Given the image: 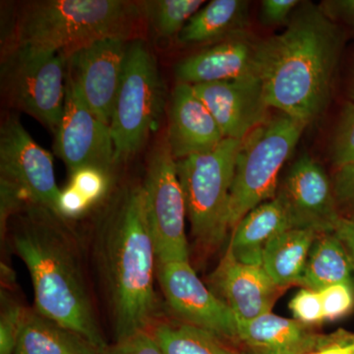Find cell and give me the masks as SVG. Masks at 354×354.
I'll list each match as a JSON object with an SVG mask.
<instances>
[{"label":"cell","mask_w":354,"mask_h":354,"mask_svg":"<svg viewBox=\"0 0 354 354\" xmlns=\"http://www.w3.org/2000/svg\"><path fill=\"white\" fill-rule=\"evenodd\" d=\"M322 299L325 321L337 320L351 311L354 306V286L335 283L319 290Z\"/></svg>","instance_id":"obj_30"},{"label":"cell","mask_w":354,"mask_h":354,"mask_svg":"<svg viewBox=\"0 0 354 354\" xmlns=\"http://www.w3.org/2000/svg\"><path fill=\"white\" fill-rule=\"evenodd\" d=\"M288 228L285 209L274 197L251 209L237 223L227 253L242 264L262 266L268 243Z\"/></svg>","instance_id":"obj_20"},{"label":"cell","mask_w":354,"mask_h":354,"mask_svg":"<svg viewBox=\"0 0 354 354\" xmlns=\"http://www.w3.org/2000/svg\"><path fill=\"white\" fill-rule=\"evenodd\" d=\"M300 3L301 1L298 0H263L261 2V21L267 26L288 23Z\"/></svg>","instance_id":"obj_35"},{"label":"cell","mask_w":354,"mask_h":354,"mask_svg":"<svg viewBox=\"0 0 354 354\" xmlns=\"http://www.w3.org/2000/svg\"><path fill=\"white\" fill-rule=\"evenodd\" d=\"M111 172L95 167H83L70 172L69 184L94 206L108 194Z\"/></svg>","instance_id":"obj_28"},{"label":"cell","mask_w":354,"mask_h":354,"mask_svg":"<svg viewBox=\"0 0 354 354\" xmlns=\"http://www.w3.org/2000/svg\"><path fill=\"white\" fill-rule=\"evenodd\" d=\"M333 188L341 215L354 218V162L337 169Z\"/></svg>","instance_id":"obj_32"},{"label":"cell","mask_w":354,"mask_h":354,"mask_svg":"<svg viewBox=\"0 0 354 354\" xmlns=\"http://www.w3.org/2000/svg\"><path fill=\"white\" fill-rule=\"evenodd\" d=\"M141 186L144 211L158 264L189 261L185 199L167 136L151 153L145 181Z\"/></svg>","instance_id":"obj_9"},{"label":"cell","mask_w":354,"mask_h":354,"mask_svg":"<svg viewBox=\"0 0 354 354\" xmlns=\"http://www.w3.org/2000/svg\"><path fill=\"white\" fill-rule=\"evenodd\" d=\"M354 335L346 333L333 335L332 339L322 348L306 354H353Z\"/></svg>","instance_id":"obj_37"},{"label":"cell","mask_w":354,"mask_h":354,"mask_svg":"<svg viewBox=\"0 0 354 354\" xmlns=\"http://www.w3.org/2000/svg\"><path fill=\"white\" fill-rule=\"evenodd\" d=\"M308 327L271 312L237 323V337L249 354H306L332 339L333 335H317Z\"/></svg>","instance_id":"obj_19"},{"label":"cell","mask_w":354,"mask_h":354,"mask_svg":"<svg viewBox=\"0 0 354 354\" xmlns=\"http://www.w3.org/2000/svg\"><path fill=\"white\" fill-rule=\"evenodd\" d=\"M165 136L176 160L212 150L225 139L192 86L184 83L174 88Z\"/></svg>","instance_id":"obj_18"},{"label":"cell","mask_w":354,"mask_h":354,"mask_svg":"<svg viewBox=\"0 0 354 354\" xmlns=\"http://www.w3.org/2000/svg\"><path fill=\"white\" fill-rule=\"evenodd\" d=\"M318 235L312 230L288 228L268 243L262 267L279 288L299 283Z\"/></svg>","instance_id":"obj_23"},{"label":"cell","mask_w":354,"mask_h":354,"mask_svg":"<svg viewBox=\"0 0 354 354\" xmlns=\"http://www.w3.org/2000/svg\"><path fill=\"white\" fill-rule=\"evenodd\" d=\"M99 257L115 342L150 330L157 313L156 256L142 186L118 193L102 218Z\"/></svg>","instance_id":"obj_2"},{"label":"cell","mask_w":354,"mask_h":354,"mask_svg":"<svg viewBox=\"0 0 354 354\" xmlns=\"http://www.w3.org/2000/svg\"><path fill=\"white\" fill-rule=\"evenodd\" d=\"M276 198L285 209L290 228L329 234L342 218L329 176L308 155L291 165Z\"/></svg>","instance_id":"obj_13"},{"label":"cell","mask_w":354,"mask_h":354,"mask_svg":"<svg viewBox=\"0 0 354 354\" xmlns=\"http://www.w3.org/2000/svg\"><path fill=\"white\" fill-rule=\"evenodd\" d=\"M0 180L16 186L31 204L57 214L60 189L55 181L53 156L14 116H8L0 129Z\"/></svg>","instance_id":"obj_11"},{"label":"cell","mask_w":354,"mask_h":354,"mask_svg":"<svg viewBox=\"0 0 354 354\" xmlns=\"http://www.w3.org/2000/svg\"><path fill=\"white\" fill-rule=\"evenodd\" d=\"M290 309L295 320L304 325H314L325 321L322 299L319 291L308 288L298 291L290 300Z\"/></svg>","instance_id":"obj_31"},{"label":"cell","mask_w":354,"mask_h":354,"mask_svg":"<svg viewBox=\"0 0 354 354\" xmlns=\"http://www.w3.org/2000/svg\"><path fill=\"white\" fill-rule=\"evenodd\" d=\"M307 124L281 113L241 140L230 192V230L254 208L274 199L279 176Z\"/></svg>","instance_id":"obj_5"},{"label":"cell","mask_w":354,"mask_h":354,"mask_svg":"<svg viewBox=\"0 0 354 354\" xmlns=\"http://www.w3.org/2000/svg\"><path fill=\"white\" fill-rule=\"evenodd\" d=\"M354 354V353H353Z\"/></svg>","instance_id":"obj_40"},{"label":"cell","mask_w":354,"mask_h":354,"mask_svg":"<svg viewBox=\"0 0 354 354\" xmlns=\"http://www.w3.org/2000/svg\"><path fill=\"white\" fill-rule=\"evenodd\" d=\"M351 100H353V102H354V78H353V87H351Z\"/></svg>","instance_id":"obj_39"},{"label":"cell","mask_w":354,"mask_h":354,"mask_svg":"<svg viewBox=\"0 0 354 354\" xmlns=\"http://www.w3.org/2000/svg\"><path fill=\"white\" fill-rule=\"evenodd\" d=\"M158 277L167 304L180 322L239 342L232 310L198 278L189 261L158 264Z\"/></svg>","instance_id":"obj_12"},{"label":"cell","mask_w":354,"mask_h":354,"mask_svg":"<svg viewBox=\"0 0 354 354\" xmlns=\"http://www.w3.org/2000/svg\"><path fill=\"white\" fill-rule=\"evenodd\" d=\"M334 232L346 247L354 268V218L342 216Z\"/></svg>","instance_id":"obj_38"},{"label":"cell","mask_w":354,"mask_h":354,"mask_svg":"<svg viewBox=\"0 0 354 354\" xmlns=\"http://www.w3.org/2000/svg\"><path fill=\"white\" fill-rule=\"evenodd\" d=\"M241 140L225 138L212 150L176 160L191 232L202 245H218L230 230V192Z\"/></svg>","instance_id":"obj_6"},{"label":"cell","mask_w":354,"mask_h":354,"mask_svg":"<svg viewBox=\"0 0 354 354\" xmlns=\"http://www.w3.org/2000/svg\"><path fill=\"white\" fill-rule=\"evenodd\" d=\"M214 283L237 323L271 313L281 290L262 266L242 264L227 253L214 274Z\"/></svg>","instance_id":"obj_17"},{"label":"cell","mask_w":354,"mask_h":354,"mask_svg":"<svg viewBox=\"0 0 354 354\" xmlns=\"http://www.w3.org/2000/svg\"><path fill=\"white\" fill-rule=\"evenodd\" d=\"M101 354H165L150 330L138 333L108 346Z\"/></svg>","instance_id":"obj_33"},{"label":"cell","mask_w":354,"mask_h":354,"mask_svg":"<svg viewBox=\"0 0 354 354\" xmlns=\"http://www.w3.org/2000/svg\"><path fill=\"white\" fill-rule=\"evenodd\" d=\"M64 221L50 209L28 204L17 220L14 248L31 276L35 309L83 335L102 353L108 346Z\"/></svg>","instance_id":"obj_3"},{"label":"cell","mask_w":354,"mask_h":354,"mask_svg":"<svg viewBox=\"0 0 354 354\" xmlns=\"http://www.w3.org/2000/svg\"><path fill=\"white\" fill-rule=\"evenodd\" d=\"M332 158L337 169L354 162V102L342 109L332 142Z\"/></svg>","instance_id":"obj_27"},{"label":"cell","mask_w":354,"mask_h":354,"mask_svg":"<svg viewBox=\"0 0 354 354\" xmlns=\"http://www.w3.org/2000/svg\"><path fill=\"white\" fill-rule=\"evenodd\" d=\"M55 135V153L66 165L69 174L83 167L111 172L118 165L111 127L91 111L67 79L64 115Z\"/></svg>","instance_id":"obj_14"},{"label":"cell","mask_w":354,"mask_h":354,"mask_svg":"<svg viewBox=\"0 0 354 354\" xmlns=\"http://www.w3.org/2000/svg\"><path fill=\"white\" fill-rule=\"evenodd\" d=\"M14 354H101V351L78 333L36 309H27Z\"/></svg>","instance_id":"obj_21"},{"label":"cell","mask_w":354,"mask_h":354,"mask_svg":"<svg viewBox=\"0 0 354 354\" xmlns=\"http://www.w3.org/2000/svg\"><path fill=\"white\" fill-rule=\"evenodd\" d=\"M26 308L1 293L0 354H14L19 339Z\"/></svg>","instance_id":"obj_29"},{"label":"cell","mask_w":354,"mask_h":354,"mask_svg":"<svg viewBox=\"0 0 354 354\" xmlns=\"http://www.w3.org/2000/svg\"><path fill=\"white\" fill-rule=\"evenodd\" d=\"M150 332L165 354H244L218 335L183 322L160 323Z\"/></svg>","instance_id":"obj_25"},{"label":"cell","mask_w":354,"mask_h":354,"mask_svg":"<svg viewBox=\"0 0 354 354\" xmlns=\"http://www.w3.org/2000/svg\"><path fill=\"white\" fill-rule=\"evenodd\" d=\"M165 87L152 51L142 39L128 43L122 79L111 116L116 164L135 155L153 130L165 109Z\"/></svg>","instance_id":"obj_7"},{"label":"cell","mask_w":354,"mask_h":354,"mask_svg":"<svg viewBox=\"0 0 354 354\" xmlns=\"http://www.w3.org/2000/svg\"><path fill=\"white\" fill-rule=\"evenodd\" d=\"M129 39L106 37L70 51L66 79L75 86L93 113L111 124Z\"/></svg>","instance_id":"obj_10"},{"label":"cell","mask_w":354,"mask_h":354,"mask_svg":"<svg viewBox=\"0 0 354 354\" xmlns=\"http://www.w3.org/2000/svg\"><path fill=\"white\" fill-rule=\"evenodd\" d=\"M321 7L333 20L339 19L354 27V0L324 1Z\"/></svg>","instance_id":"obj_36"},{"label":"cell","mask_w":354,"mask_h":354,"mask_svg":"<svg viewBox=\"0 0 354 354\" xmlns=\"http://www.w3.org/2000/svg\"><path fill=\"white\" fill-rule=\"evenodd\" d=\"M192 87L215 118L225 138H245L271 118L270 106L258 76Z\"/></svg>","instance_id":"obj_15"},{"label":"cell","mask_w":354,"mask_h":354,"mask_svg":"<svg viewBox=\"0 0 354 354\" xmlns=\"http://www.w3.org/2000/svg\"><path fill=\"white\" fill-rule=\"evenodd\" d=\"M144 17L141 3L124 0H44L26 4L6 50L62 51L106 37L129 39Z\"/></svg>","instance_id":"obj_4"},{"label":"cell","mask_w":354,"mask_h":354,"mask_svg":"<svg viewBox=\"0 0 354 354\" xmlns=\"http://www.w3.org/2000/svg\"><path fill=\"white\" fill-rule=\"evenodd\" d=\"M205 3L204 0H157L143 2L142 7L158 38L169 39L178 36Z\"/></svg>","instance_id":"obj_26"},{"label":"cell","mask_w":354,"mask_h":354,"mask_svg":"<svg viewBox=\"0 0 354 354\" xmlns=\"http://www.w3.org/2000/svg\"><path fill=\"white\" fill-rule=\"evenodd\" d=\"M92 207L79 191L68 184L58 195L57 214L64 220H75L85 215Z\"/></svg>","instance_id":"obj_34"},{"label":"cell","mask_w":354,"mask_h":354,"mask_svg":"<svg viewBox=\"0 0 354 354\" xmlns=\"http://www.w3.org/2000/svg\"><path fill=\"white\" fill-rule=\"evenodd\" d=\"M344 35L321 6L301 2L281 34L260 41L258 77L270 108L310 124L327 109Z\"/></svg>","instance_id":"obj_1"},{"label":"cell","mask_w":354,"mask_h":354,"mask_svg":"<svg viewBox=\"0 0 354 354\" xmlns=\"http://www.w3.org/2000/svg\"><path fill=\"white\" fill-rule=\"evenodd\" d=\"M248 22V1L212 0L188 21L178 39L183 44L223 41L245 34Z\"/></svg>","instance_id":"obj_22"},{"label":"cell","mask_w":354,"mask_h":354,"mask_svg":"<svg viewBox=\"0 0 354 354\" xmlns=\"http://www.w3.org/2000/svg\"><path fill=\"white\" fill-rule=\"evenodd\" d=\"M259 46L245 34L225 39L181 60L177 81L194 86L258 76Z\"/></svg>","instance_id":"obj_16"},{"label":"cell","mask_w":354,"mask_h":354,"mask_svg":"<svg viewBox=\"0 0 354 354\" xmlns=\"http://www.w3.org/2000/svg\"><path fill=\"white\" fill-rule=\"evenodd\" d=\"M6 50L1 83L6 99L57 132L64 111L66 55L62 51Z\"/></svg>","instance_id":"obj_8"},{"label":"cell","mask_w":354,"mask_h":354,"mask_svg":"<svg viewBox=\"0 0 354 354\" xmlns=\"http://www.w3.org/2000/svg\"><path fill=\"white\" fill-rule=\"evenodd\" d=\"M335 283L354 286V268L346 247L329 232L317 237L298 285L319 291Z\"/></svg>","instance_id":"obj_24"}]
</instances>
